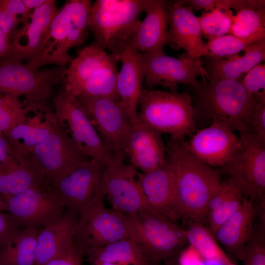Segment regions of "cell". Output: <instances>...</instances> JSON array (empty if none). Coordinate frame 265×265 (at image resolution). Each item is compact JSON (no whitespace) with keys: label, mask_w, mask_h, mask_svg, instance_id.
Returning a JSON list of instances; mask_svg holds the SVG:
<instances>
[{"label":"cell","mask_w":265,"mask_h":265,"mask_svg":"<svg viewBox=\"0 0 265 265\" xmlns=\"http://www.w3.org/2000/svg\"><path fill=\"white\" fill-rule=\"evenodd\" d=\"M111 54L94 42L78 51L77 56L70 62L65 78V89L77 96L84 82L105 64Z\"/></svg>","instance_id":"cell-29"},{"label":"cell","mask_w":265,"mask_h":265,"mask_svg":"<svg viewBox=\"0 0 265 265\" xmlns=\"http://www.w3.org/2000/svg\"><path fill=\"white\" fill-rule=\"evenodd\" d=\"M150 265H159V264L150 263Z\"/></svg>","instance_id":"cell-54"},{"label":"cell","mask_w":265,"mask_h":265,"mask_svg":"<svg viewBox=\"0 0 265 265\" xmlns=\"http://www.w3.org/2000/svg\"><path fill=\"white\" fill-rule=\"evenodd\" d=\"M21 19L0 3V29L6 38L10 40Z\"/></svg>","instance_id":"cell-44"},{"label":"cell","mask_w":265,"mask_h":265,"mask_svg":"<svg viewBox=\"0 0 265 265\" xmlns=\"http://www.w3.org/2000/svg\"><path fill=\"white\" fill-rule=\"evenodd\" d=\"M244 196L241 190L232 195L220 206L209 212L206 222L213 234L241 207Z\"/></svg>","instance_id":"cell-38"},{"label":"cell","mask_w":265,"mask_h":265,"mask_svg":"<svg viewBox=\"0 0 265 265\" xmlns=\"http://www.w3.org/2000/svg\"><path fill=\"white\" fill-rule=\"evenodd\" d=\"M253 97L265 92V65L258 63L250 69L240 81Z\"/></svg>","instance_id":"cell-41"},{"label":"cell","mask_w":265,"mask_h":265,"mask_svg":"<svg viewBox=\"0 0 265 265\" xmlns=\"http://www.w3.org/2000/svg\"><path fill=\"white\" fill-rule=\"evenodd\" d=\"M0 211L7 212V208L1 195H0Z\"/></svg>","instance_id":"cell-51"},{"label":"cell","mask_w":265,"mask_h":265,"mask_svg":"<svg viewBox=\"0 0 265 265\" xmlns=\"http://www.w3.org/2000/svg\"><path fill=\"white\" fill-rule=\"evenodd\" d=\"M260 37L242 38L228 34L208 41L207 56L212 59L228 58L244 51L249 46L265 39Z\"/></svg>","instance_id":"cell-36"},{"label":"cell","mask_w":265,"mask_h":265,"mask_svg":"<svg viewBox=\"0 0 265 265\" xmlns=\"http://www.w3.org/2000/svg\"><path fill=\"white\" fill-rule=\"evenodd\" d=\"M242 261L244 265H265V226H254L245 244Z\"/></svg>","instance_id":"cell-39"},{"label":"cell","mask_w":265,"mask_h":265,"mask_svg":"<svg viewBox=\"0 0 265 265\" xmlns=\"http://www.w3.org/2000/svg\"><path fill=\"white\" fill-rule=\"evenodd\" d=\"M110 54L122 63L117 79V92L121 104L133 123L137 120V106L145 78L141 53L131 40L120 45Z\"/></svg>","instance_id":"cell-19"},{"label":"cell","mask_w":265,"mask_h":265,"mask_svg":"<svg viewBox=\"0 0 265 265\" xmlns=\"http://www.w3.org/2000/svg\"><path fill=\"white\" fill-rule=\"evenodd\" d=\"M118 61L111 54L110 58L84 82L76 97L91 96L108 97L120 101L116 89Z\"/></svg>","instance_id":"cell-32"},{"label":"cell","mask_w":265,"mask_h":265,"mask_svg":"<svg viewBox=\"0 0 265 265\" xmlns=\"http://www.w3.org/2000/svg\"><path fill=\"white\" fill-rule=\"evenodd\" d=\"M244 54L220 59L207 57L206 70L209 80H239L253 67L265 59V38L245 49Z\"/></svg>","instance_id":"cell-27"},{"label":"cell","mask_w":265,"mask_h":265,"mask_svg":"<svg viewBox=\"0 0 265 265\" xmlns=\"http://www.w3.org/2000/svg\"><path fill=\"white\" fill-rule=\"evenodd\" d=\"M187 222L185 229L186 240L197 255L207 261H217L223 265L231 261L209 228L198 221Z\"/></svg>","instance_id":"cell-33"},{"label":"cell","mask_w":265,"mask_h":265,"mask_svg":"<svg viewBox=\"0 0 265 265\" xmlns=\"http://www.w3.org/2000/svg\"><path fill=\"white\" fill-rule=\"evenodd\" d=\"M10 49V40L6 38L0 29V62L8 55Z\"/></svg>","instance_id":"cell-48"},{"label":"cell","mask_w":265,"mask_h":265,"mask_svg":"<svg viewBox=\"0 0 265 265\" xmlns=\"http://www.w3.org/2000/svg\"><path fill=\"white\" fill-rule=\"evenodd\" d=\"M79 217L78 213L67 209L58 219L39 231L36 265H45L68 248L73 242Z\"/></svg>","instance_id":"cell-26"},{"label":"cell","mask_w":265,"mask_h":265,"mask_svg":"<svg viewBox=\"0 0 265 265\" xmlns=\"http://www.w3.org/2000/svg\"><path fill=\"white\" fill-rule=\"evenodd\" d=\"M126 217L129 238L149 263L159 264L171 258L187 243L185 229L153 208Z\"/></svg>","instance_id":"cell-5"},{"label":"cell","mask_w":265,"mask_h":265,"mask_svg":"<svg viewBox=\"0 0 265 265\" xmlns=\"http://www.w3.org/2000/svg\"><path fill=\"white\" fill-rule=\"evenodd\" d=\"M235 130L227 124L213 120L209 127L181 141L196 159L210 167H222L240 145Z\"/></svg>","instance_id":"cell-17"},{"label":"cell","mask_w":265,"mask_h":265,"mask_svg":"<svg viewBox=\"0 0 265 265\" xmlns=\"http://www.w3.org/2000/svg\"><path fill=\"white\" fill-rule=\"evenodd\" d=\"M192 86L195 115L223 122L238 132L251 131L249 122L256 101L240 80H202Z\"/></svg>","instance_id":"cell-2"},{"label":"cell","mask_w":265,"mask_h":265,"mask_svg":"<svg viewBox=\"0 0 265 265\" xmlns=\"http://www.w3.org/2000/svg\"><path fill=\"white\" fill-rule=\"evenodd\" d=\"M234 16L230 9L215 8L197 18L203 35L209 41L230 33Z\"/></svg>","instance_id":"cell-37"},{"label":"cell","mask_w":265,"mask_h":265,"mask_svg":"<svg viewBox=\"0 0 265 265\" xmlns=\"http://www.w3.org/2000/svg\"><path fill=\"white\" fill-rule=\"evenodd\" d=\"M124 159L115 157L105 165L101 183L102 193L112 210L126 215L136 214L153 208L137 182L136 169L131 164L125 163Z\"/></svg>","instance_id":"cell-12"},{"label":"cell","mask_w":265,"mask_h":265,"mask_svg":"<svg viewBox=\"0 0 265 265\" xmlns=\"http://www.w3.org/2000/svg\"><path fill=\"white\" fill-rule=\"evenodd\" d=\"M127 238L126 215L106 208L101 200L79 214L73 241L85 254L90 249Z\"/></svg>","instance_id":"cell-11"},{"label":"cell","mask_w":265,"mask_h":265,"mask_svg":"<svg viewBox=\"0 0 265 265\" xmlns=\"http://www.w3.org/2000/svg\"><path fill=\"white\" fill-rule=\"evenodd\" d=\"M39 106L40 103L23 105L18 97L0 92V133H4L23 123L26 114L36 111Z\"/></svg>","instance_id":"cell-35"},{"label":"cell","mask_w":265,"mask_h":265,"mask_svg":"<svg viewBox=\"0 0 265 265\" xmlns=\"http://www.w3.org/2000/svg\"><path fill=\"white\" fill-rule=\"evenodd\" d=\"M256 105L249 122L251 131L265 142V92L253 97Z\"/></svg>","instance_id":"cell-42"},{"label":"cell","mask_w":265,"mask_h":265,"mask_svg":"<svg viewBox=\"0 0 265 265\" xmlns=\"http://www.w3.org/2000/svg\"><path fill=\"white\" fill-rule=\"evenodd\" d=\"M239 132L240 145L222 167L223 172L232 178L244 197L256 202L265 201V142L251 131Z\"/></svg>","instance_id":"cell-8"},{"label":"cell","mask_w":265,"mask_h":265,"mask_svg":"<svg viewBox=\"0 0 265 265\" xmlns=\"http://www.w3.org/2000/svg\"><path fill=\"white\" fill-rule=\"evenodd\" d=\"M105 165L91 159L48 184L64 207L79 215L98 201L104 200L101 183Z\"/></svg>","instance_id":"cell-13"},{"label":"cell","mask_w":265,"mask_h":265,"mask_svg":"<svg viewBox=\"0 0 265 265\" xmlns=\"http://www.w3.org/2000/svg\"><path fill=\"white\" fill-rule=\"evenodd\" d=\"M84 253L72 243L61 255L49 261L45 265H82Z\"/></svg>","instance_id":"cell-43"},{"label":"cell","mask_w":265,"mask_h":265,"mask_svg":"<svg viewBox=\"0 0 265 265\" xmlns=\"http://www.w3.org/2000/svg\"><path fill=\"white\" fill-rule=\"evenodd\" d=\"M55 116L79 149L91 159L106 165L116 157L101 139L83 106L64 87L53 100Z\"/></svg>","instance_id":"cell-7"},{"label":"cell","mask_w":265,"mask_h":265,"mask_svg":"<svg viewBox=\"0 0 265 265\" xmlns=\"http://www.w3.org/2000/svg\"><path fill=\"white\" fill-rule=\"evenodd\" d=\"M265 1L260 0H196L194 3L197 10H212L215 8L226 10L233 8L237 12L244 9H265Z\"/></svg>","instance_id":"cell-40"},{"label":"cell","mask_w":265,"mask_h":265,"mask_svg":"<svg viewBox=\"0 0 265 265\" xmlns=\"http://www.w3.org/2000/svg\"><path fill=\"white\" fill-rule=\"evenodd\" d=\"M67 68L57 66L34 69L21 62H0V92L18 97L25 95V104L43 102L52 95L53 87L65 78Z\"/></svg>","instance_id":"cell-9"},{"label":"cell","mask_w":265,"mask_h":265,"mask_svg":"<svg viewBox=\"0 0 265 265\" xmlns=\"http://www.w3.org/2000/svg\"><path fill=\"white\" fill-rule=\"evenodd\" d=\"M224 265H237L235 263H233L231 261H230L226 264H225Z\"/></svg>","instance_id":"cell-53"},{"label":"cell","mask_w":265,"mask_h":265,"mask_svg":"<svg viewBox=\"0 0 265 265\" xmlns=\"http://www.w3.org/2000/svg\"><path fill=\"white\" fill-rule=\"evenodd\" d=\"M141 54L147 89L160 85L170 91L177 92L178 84L196 85L198 77L209 80L201 58H193L186 52L177 58L166 55L164 51Z\"/></svg>","instance_id":"cell-10"},{"label":"cell","mask_w":265,"mask_h":265,"mask_svg":"<svg viewBox=\"0 0 265 265\" xmlns=\"http://www.w3.org/2000/svg\"><path fill=\"white\" fill-rule=\"evenodd\" d=\"M137 120L172 139L183 141L195 131V112L187 93L143 89Z\"/></svg>","instance_id":"cell-3"},{"label":"cell","mask_w":265,"mask_h":265,"mask_svg":"<svg viewBox=\"0 0 265 265\" xmlns=\"http://www.w3.org/2000/svg\"><path fill=\"white\" fill-rule=\"evenodd\" d=\"M98 265H125L123 264H121L119 263H102Z\"/></svg>","instance_id":"cell-52"},{"label":"cell","mask_w":265,"mask_h":265,"mask_svg":"<svg viewBox=\"0 0 265 265\" xmlns=\"http://www.w3.org/2000/svg\"><path fill=\"white\" fill-rule=\"evenodd\" d=\"M165 146L174 173L178 219L206 222L210 201L222 182L220 174L193 157L181 142L170 138Z\"/></svg>","instance_id":"cell-1"},{"label":"cell","mask_w":265,"mask_h":265,"mask_svg":"<svg viewBox=\"0 0 265 265\" xmlns=\"http://www.w3.org/2000/svg\"><path fill=\"white\" fill-rule=\"evenodd\" d=\"M38 232L25 228L0 244V265H36Z\"/></svg>","instance_id":"cell-30"},{"label":"cell","mask_w":265,"mask_h":265,"mask_svg":"<svg viewBox=\"0 0 265 265\" xmlns=\"http://www.w3.org/2000/svg\"><path fill=\"white\" fill-rule=\"evenodd\" d=\"M56 117L44 106L37 113L4 133L10 145L15 149L31 152L53 131Z\"/></svg>","instance_id":"cell-28"},{"label":"cell","mask_w":265,"mask_h":265,"mask_svg":"<svg viewBox=\"0 0 265 265\" xmlns=\"http://www.w3.org/2000/svg\"><path fill=\"white\" fill-rule=\"evenodd\" d=\"M47 0H22L26 8L31 11L33 10L47 2Z\"/></svg>","instance_id":"cell-49"},{"label":"cell","mask_w":265,"mask_h":265,"mask_svg":"<svg viewBox=\"0 0 265 265\" xmlns=\"http://www.w3.org/2000/svg\"><path fill=\"white\" fill-rule=\"evenodd\" d=\"M136 180L149 205L176 223L174 173L167 159L152 171L138 172Z\"/></svg>","instance_id":"cell-24"},{"label":"cell","mask_w":265,"mask_h":265,"mask_svg":"<svg viewBox=\"0 0 265 265\" xmlns=\"http://www.w3.org/2000/svg\"><path fill=\"white\" fill-rule=\"evenodd\" d=\"M168 43L172 42L185 50L193 58L207 56L206 43L197 17L192 9L178 0L167 1Z\"/></svg>","instance_id":"cell-22"},{"label":"cell","mask_w":265,"mask_h":265,"mask_svg":"<svg viewBox=\"0 0 265 265\" xmlns=\"http://www.w3.org/2000/svg\"><path fill=\"white\" fill-rule=\"evenodd\" d=\"M85 254L88 261L93 265L106 262L125 265H150L137 244L130 238L90 249Z\"/></svg>","instance_id":"cell-31"},{"label":"cell","mask_w":265,"mask_h":265,"mask_svg":"<svg viewBox=\"0 0 265 265\" xmlns=\"http://www.w3.org/2000/svg\"><path fill=\"white\" fill-rule=\"evenodd\" d=\"M0 3L15 15H20L23 26L28 22L31 11L26 8L22 0H0Z\"/></svg>","instance_id":"cell-46"},{"label":"cell","mask_w":265,"mask_h":265,"mask_svg":"<svg viewBox=\"0 0 265 265\" xmlns=\"http://www.w3.org/2000/svg\"><path fill=\"white\" fill-rule=\"evenodd\" d=\"M31 153L45 173L47 184L91 159L79 149L56 118L53 132Z\"/></svg>","instance_id":"cell-15"},{"label":"cell","mask_w":265,"mask_h":265,"mask_svg":"<svg viewBox=\"0 0 265 265\" xmlns=\"http://www.w3.org/2000/svg\"><path fill=\"white\" fill-rule=\"evenodd\" d=\"M92 3L90 0H69L58 9L49 29V40L36 57L26 63L34 69L48 64L65 66L72 59L70 49L82 44L88 36Z\"/></svg>","instance_id":"cell-4"},{"label":"cell","mask_w":265,"mask_h":265,"mask_svg":"<svg viewBox=\"0 0 265 265\" xmlns=\"http://www.w3.org/2000/svg\"><path fill=\"white\" fill-rule=\"evenodd\" d=\"M256 218V202L244 197L241 208L213 234L233 263L242 261L245 246L252 233Z\"/></svg>","instance_id":"cell-23"},{"label":"cell","mask_w":265,"mask_h":265,"mask_svg":"<svg viewBox=\"0 0 265 265\" xmlns=\"http://www.w3.org/2000/svg\"><path fill=\"white\" fill-rule=\"evenodd\" d=\"M2 197L6 203L7 212L20 225L39 231L58 219L65 208L56 195L46 186Z\"/></svg>","instance_id":"cell-16"},{"label":"cell","mask_w":265,"mask_h":265,"mask_svg":"<svg viewBox=\"0 0 265 265\" xmlns=\"http://www.w3.org/2000/svg\"><path fill=\"white\" fill-rule=\"evenodd\" d=\"M147 0H96L92 4L88 27L97 45L112 53L132 40L141 21Z\"/></svg>","instance_id":"cell-6"},{"label":"cell","mask_w":265,"mask_h":265,"mask_svg":"<svg viewBox=\"0 0 265 265\" xmlns=\"http://www.w3.org/2000/svg\"><path fill=\"white\" fill-rule=\"evenodd\" d=\"M182 251L171 258L164 261V265H183L180 259Z\"/></svg>","instance_id":"cell-50"},{"label":"cell","mask_w":265,"mask_h":265,"mask_svg":"<svg viewBox=\"0 0 265 265\" xmlns=\"http://www.w3.org/2000/svg\"><path fill=\"white\" fill-rule=\"evenodd\" d=\"M230 34L242 38H265V10L244 9L234 16Z\"/></svg>","instance_id":"cell-34"},{"label":"cell","mask_w":265,"mask_h":265,"mask_svg":"<svg viewBox=\"0 0 265 265\" xmlns=\"http://www.w3.org/2000/svg\"><path fill=\"white\" fill-rule=\"evenodd\" d=\"M24 228L17 222L9 213L0 211V244Z\"/></svg>","instance_id":"cell-45"},{"label":"cell","mask_w":265,"mask_h":265,"mask_svg":"<svg viewBox=\"0 0 265 265\" xmlns=\"http://www.w3.org/2000/svg\"><path fill=\"white\" fill-rule=\"evenodd\" d=\"M167 1L147 0L146 16L133 36L132 44L141 53L163 51L168 43Z\"/></svg>","instance_id":"cell-25"},{"label":"cell","mask_w":265,"mask_h":265,"mask_svg":"<svg viewBox=\"0 0 265 265\" xmlns=\"http://www.w3.org/2000/svg\"><path fill=\"white\" fill-rule=\"evenodd\" d=\"M162 135L138 120L132 123L124 149L131 164L146 173L165 163L167 161L166 146Z\"/></svg>","instance_id":"cell-21"},{"label":"cell","mask_w":265,"mask_h":265,"mask_svg":"<svg viewBox=\"0 0 265 265\" xmlns=\"http://www.w3.org/2000/svg\"><path fill=\"white\" fill-rule=\"evenodd\" d=\"M58 11L53 0L32 10L29 22L14 33L9 53L2 60L27 62L39 55L49 42L50 26Z\"/></svg>","instance_id":"cell-18"},{"label":"cell","mask_w":265,"mask_h":265,"mask_svg":"<svg viewBox=\"0 0 265 265\" xmlns=\"http://www.w3.org/2000/svg\"><path fill=\"white\" fill-rule=\"evenodd\" d=\"M11 154V148L3 133H0V164L7 159Z\"/></svg>","instance_id":"cell-47"},{"label":"cell","mask_w":265,"mask_h":265,"mask_svg":"<svg viewBox=\"0 0 265 265\" xmlns=\"http://www.w3.org/2000/svg\"><path fill=\"white\" fill-rule=\"evenodd\" d=\"M77 98L106 145L115 157L124 159L125 142L132 122L120 101L91 96Z\"/></svg>","instance_id":"cell-14"},{"label":"cell","mask_w":265,"mask_h":265,"mask_svg":"<svg viewBox=\"0 0 265 265\" xmlns=\"http://www.w3.org/2000/svg\"><path fill=\"white\" fill-rule=\"evenodd\" d=\"M10 147L11 156L0 164V195H14L46 186L45 173L33 154Z\"/></svg>","instance_id":"cell-20"}]
</instances>
